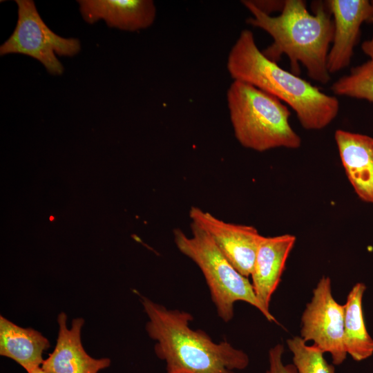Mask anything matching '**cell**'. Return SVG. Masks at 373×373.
Here are the masks:
<instances>
[{"label":"cell","mask_w":373,"mask_h":373,"mask_svg":"<svg viewBox=\"0 0 373 373\" xmlns=\"http://www.w3.org/2000/svg\"><path fill=\"white\" fill-rule=\"evenodd\" d=\"M300 337L324 353L331 354L334 365H341L347 352L343 342L344 305L335 300L331 280L323 276L313 291V296L301 317Z\"/></svg>","instance_id":"cell-7"},{"label":"cell","mask_w":373,"mask_h":373,"mask_svg":"<svg viewBox=\"0 0 373 373\" xmlns=\"http://www.w3.org/2000/svg\"><path fill=\"white\" fill-rule=\"evenodd\" d=\"M49 347V341L39 332L0 316V354L16 361L28 373L42 365L43 353Z\"/></svg>","instance_id":"cell-14"},{"label":"cell","mask_w":373,"mask_h":373,"mask_svg":"<svg viewBox=\"0 0 373 373\" xmlns=\"http://www.w3.org/2000/svg\"><path fill=\"white\" fill-rule=\"evenodd\" d=\"M327 5L334 25L332 45L327 57V70L331 74L350 64L362 23L373 21V1L329 0Z\"/></svg>","instance_id":"cell-9"},{"label":"cell","mask_w":373,"mask_h":373,"mask_svg":"<svg viewBox=\"0 0 373 373\" xmlns=\"http://www.w3.org/2000/svg\"><path fill=\"white\" fill-rule=\"evenodd\" d=\"M66 320L64 312L58 315L57 343L41 367L48 373H98L108 367L111 364L109 358H93L84 349L81 331L84 320L82 318L73 319L70 329L67 327Z\"/></svg>","instance_id":"cell-11"},{"label":"cell","mask_w":373,"mask_h":373,"mask_svg":"<svg viewBox=\"0 0 373 373\" xmlns=\"http://www.w3.org/2000/svg\"><path fill=\"white\" fill-rule=\"evenodd\" d=\"M227 102L235 137L244 147L260 152L300 147L301 139L289 122L290 111L277 97L233 80Z\"/></svg>","instance_id":"cell-4"},{"label":"cell","mask_w":373,"mask_h":373,"mask_svg":"<svg viewBox=\"0 0 373 373\" xmlns=\"http://www.w3.org/2000/svg\"><path fill=\"white\" fill-rule=\"evenodd\" d=\"M227 68L233 80L248 83L288 104L307 130L322 129L338 115L336 97L323 93L265 57L249 30H242L231 47Z\"/></svg>","instance_id":"cell-3"},{"label":"cell","mask_w":373,"mask_h":373,"mask_svg":"<svg viewBox=\"0 0 373 373\" xmlns=\"http://www.w3.org/2000/svg\"><path fill=\"white\" fill-rule=\"evenodd\" d=\"M284 346L276 344L268 353V368L265 373H298L294 364L285 365L283 361Z\"/></svg>","instance_id":"cell-18"},{"label":"cell","mask_w":373,"mask_h":373,"mask_svg":"<svg viewBox=\"0 0 373 373\" xmlns=\"http://www.w3.org/2000/svg\"><path fill=\"white\" fill-rule=\"evenodd\" d=\"M15 2L18 6L17 22L12 34L1 46L0 55H26L40 61L50 75H61L64 66L56 55H77L81 50L79 40L62 37L51 30L41 18L33 1Z\"/></svg>","instance_id":"cell-6"},{"label":"cell","mask_w":373,"mask_h":373,"mask_svg":"<svg viewBox=\"0 0 373 373\" xmlns=\"http://www.w3.org/2000/svg\"><path fill=\"white\" fill-rule=\"evenodd\" d=\"M362 48L370 59L352 68L348 75L333 83L331 88L336 95L365 99L373 104V38L364 42Z\"/></svg>","instance_id":"cell-16"},{"label":"cell","mask_w":373,"mask_h":373,"mask_svg":"<svg viewBox=\"0 0 373 373\" xmlns=\"http://www.w3.org/2000/svg\"><path fill=\"white\" fill-rule=\"evenodd\" d=\"M296 242V237L284 234L262 237L251 274L255 294L270 321L277 322L269 312L271 296L276 290L285 267L287 259Z\"/></svg>","instance_id":"cell-10"},{"label":"cell","mask_w":373,"mask_h":373,"mask_svg":"<svg viewBox=\"0 0 373 373\" xmlns=\"http://www.w3.org/2000/svg\"><path fill=\"white\" fill-rule=\"evenodd\" d=\"M50 221L54 220V216H51L50 217Z\"/></svg>","instance_id":"cell-21"},{"label":"cell","mask_w":373,"mask_h":373,"mask_svg":"<svg viewBox=\"0 0 373 373\" xmlns=\"http://www.w3.org/2000/svg\"><path fill=\"white\" fill-rule=\"evenodd\" d=\"M191 236L173 231L178 250L200 268L208 285L218 316L224 322L234 315V303L243 301L255 307L270 321L259 303L251 283L230 263L202 228L191 222Z\"/></svg>","instance_id":"cell-5"},{"label":"cell","mask_w":373,"mask_h":373,"mask_svg":"<svg viewBox=\"0 0 373 373\" xmlns=\"http://www.w3.org/2000/svg\"><path fill=\"white\" fill-rule=\"evenodd\" d=\"M140 301L149 318L146 332L155 341V353L165 361L166 373H236L249 365L244 351L191 328L190 313L167 309L142 296Z\"/></svg>","instance_id":"cell-1"},{"label":"cell","mask_w":373,"mask_h":373,"mask_svg":"<svg viewBox=\"0 0 373 373\" xmlns=\"http://www.w3.org/2000/svg\"><path fill=\"white\" fill-rule=\"evenodd\" d=\"M252 17L247 23L267 32L273 43L262 52L277 63L283 55L290 60L293 73H299L303 64L308 76L318 82L330 80L327 57L334 34V21L329 9L318 4L315 14L307 10L302 0H287L280 15L272 17L258 9L251 1H242Z\"/></svg>","instance_id":"cell-2"},{"label":"cell","mask_w":373,"mask_h":373,"mask_svg":"<svg viewBox=\"0 0 373 373\" xmlns=\"http://www.w3.org/2000/svg\"><path fill=\"white\" fill-rule=\"evenodd\" d=\"M261 11L269 15V12L277 10L283 8L284 1H251Z\"/></svg>","instance_id":"cell-19"},{"label":"cell","mask_w":373,"mask_h":373,"mask_svg":"<svg viewBox=\"0 0 373 373\" xmlns=\"http://www.w3.org/2000/svg\"><path fill=\"white\" fill-rule=\"evenodd\" d=\"M31 373H48V372L44 371L41 367H39Z\"/></svg>","instance_id":"cell-20"},{"label":"cell","mask_w":373,"mask_h":373,"mask_svg":"<svg viewBox=\"0 0 373 373\" xmlns=\"http://www.w3.org/2000/svg\"><path fill=\"white\" fill-rule=\"evenodd\" d=\"M79 10L85 21L93 24L104 20L107 26L126 31L151 26L156 8L151 0H80Z\"/></svg>","instance_id":"cell-12"},{"label":"cell","mask_w":373,"mask_h":373,"mask_svg":"<svg viewBox=\"0 0 373 373\" xmlns=\"http://www.w3.org/2000/svg\"><path fill=\"white\" fill-rule=\"evenodd\" d=\"M191 222L207 232L217 247L242 276H251L258 245L262 237L249 225L221 220L197 207L189 211Z\"/></svg>","instance_id":"cell-8"},{"label":"cell","mask_w":373,"mask_h":373,"mask_svg":"<svg viewBox=\"0 0 373 373\" xmlns=\"http://www.w3.org/2000/svg\"><path fill=\"white\" fill-rule=\"evenodd\" d=\"M365 289L363 283H356L344 304V345L347 354L356 361H363L373 354V339L366 329L362 309Z\"/></svg>","instance_id":"cell-15"},{"label":"cell","mask_w":373,"mask_h":373,"mask_svg":"<svg viewBox=\"0 0 373 373\" xmlns=\"http://www.w3.org/2000/svg\"><path fill=\"white\" fill-rule=\"evenodd\" d=\"M287 344L298 373H335L334 365L327 363L324 352L314 344L307 345L300 336L288 339Z\"/></svg>","instance_id":"cell-17"},{"label":"cell","mask_w":373,"mask_h":373,"mask_svg":"<svg viewBox=\"0 0 373 373\" xmlns=\"http://www.w3.org/2000/svg\"><path fill=\"white\" fill-rule=\"evenodd\" d=\"M342 164L358 196L373 203V137L337 130L334 135Z\"/></svg>","instance_id":"cell-13"}]
</instances>
